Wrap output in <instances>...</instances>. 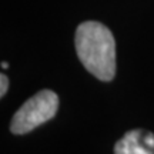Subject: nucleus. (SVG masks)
<instances>
[{
  "mask_svg": "<svg viewBox=\"0 0 154 154\" xmlns=\"http://www.w3.org/2000/svg\"><path fill=\"white\" fill-rule=\"evenodd\" d=\"M0 82H2V86H0V96L3 97L7 91V87H9V82H7V77L5 74H2L0 76Z\"/></svg>",
  "mask_w": 154,
  "mask_h": 154,
  "instance_id": "nucleus-4",
  "label": "nucleus"
},
{
  "mask_svg": "<svg viewBox=\"0 0 154 154\" xmlns=\"http://www.w3.org/2000/svg\"><path fill=\"white\" fill-rule=\"evenodd\" d=\"M76 50L83 66L94 77L110 82L116 74V42L104 24L84 22L76 30Z\"/></svg>",
  "mask_w": 154,
  "mask_h": 154,
  "instance_id": "nucleus-1",
  "label": "nucleus"
},
{
  "mask_svg": "<svg viewBox=\"0 0 154 154\" xmlns=\"http://www.w3.org/2000/svg\"><path fill=\"white\" fill-rule=\"evenodd\" d=\"M2 67H3V69H7V67H9V64H7L6 61H3V63H2Z\"/></svg>",
  "mask_w": 154,
  "mask_h": 154,
  "instance_id": "nucleus-5",
  "label": "nucleus"
},
{
  "mask_svg": "<svg viewBox=\"0 0 154 154\" xmlns=\"http://www.w3.org/2000/svg\"><path fill=\"white\" fill-rule=\"evenodd\" d=\"M59 109V97L51 90H42L29 99L14 113L10 130L14 134H26L53 119Z\"/></svg>",
  "mask_w": 154,
  "mask_h": 154,
  "instance_id": "nucleus-2",
  "label": "nucleus"
},
{
  "mask_svg": "<svg viewBox=\"0 0 154 154\" xmlns=\"http://www.w3.org/2000/svg\"><path fill=\"white\" fill-rule=\"evenodd\" d=\"M114 154H154V134L133 130L116 143Z\"/></svg>",
  "mask_w": 154,
  "mask_h": 154,
  "instance_id": "nucleus-3",
  "label": "nucleus"
}]
</instances>
